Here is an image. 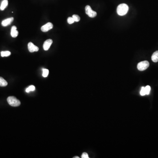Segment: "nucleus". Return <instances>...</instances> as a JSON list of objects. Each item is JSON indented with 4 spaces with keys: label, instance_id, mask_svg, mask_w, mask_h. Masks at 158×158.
<instances>
[{
    "label": "nucleus",
    "instance_id": "nucleus-8",
    "mask_svg": "<svg viewBox=\"0 0 158 158\" xmlns=\"http://www.w3.org/2000/svg\"><path fill=\"white\" fill-rule=\"evenodd\" d=\"M14 18L11 17L8 19H6L2 22V24L3 27H7L8 25H9L13 21Z\"/></svg>",
    "mask_w": 158,
    "mask_h": 158
},
{
    "label": "nucleus",
    "instance_id": "nucleus-4",
    "mask_svg": "<svg viewBox=\"0 0 158 158\" xmlns=\"http://www.w3.org/2000/svg\"><path fill=\"white\" fill-rule=\"evenodd\" d=\"M85 12L87 15H88L90 17L94 18L96 16L97 12L95 11H93L91 6H87L85 7Z\"/></svg>",
    "mask_w": 158,
    "mask_h": 158
},
{
    "label": "nucleus",
    "instance_id": "nucleus-18",
    "mask_svg": "<svg viewBox=\"0 0 158 158\" xmlns=\"http://www.w3.org/2000/svg\"><path fill=\"white\" fill-rule=\"evenodd\" d=\"M67 22H68V23L69 24H72L73 23H74L75 21H74V20L72 18V17H69L67 19Z\"/></svg>",
    "mask_w": 158,
    "mask_h": 158
},
{
    "label": "nucleus",
    "instance_id": "nucleus-11",
    "mask_svg": "<svg viewBox=\"0 0 158 158\" xmlns=\"http://www.w3.org/2000/svg\"><path fill=\"white\" fill-rule=\"evenodd\" d=\"M151 60L154 62H158V51L154 52L151 56Z\"/></svg>",
    "mask_w": 158,
    "mask_h": 158
},
{
    "label": "nucleus",
    "instance_id": "nucleus-21",
    "mask_svg": "<svg viewBox=\"0 0 158 158\" xmlns=\"http://www.w3.org/2000/svg\"><path fill=\"white\" fill-rule=\"evenodd\" d=\"M74 158H79V157L78 156L74 157Z\"/></svg>",
    "mask_w": 158,
    "mask_h": 158
},
{
    "label": "nucleus",
    "instance_id": "nucleus-6",
    "mask_svg": "<svg viewBox=\"0 0 158 158\" xmlns=\"http://www.w3.org/2000/svg\"><path fill=\"white\" fill-rule=\"evenodd\" d=\"M28 48L29 51L30 52H35L39 51V48L36 46L32 42H29L28 44Z\"/></svg>",
    "mask_w": 158,
    "mask_h": 158
},
{
    "label": "nucleus",
    "instance_id": "nucleus-12",
    "mask_svg": "<svg viewBox=\"0 0 158 158\" xmlns=\"http://www.w3.org/2000/svg\"><path fill=\"white\" fill-rule=\"evenodd\" d=\"M8 85V82L3 78L0 77V86L6 87Z\"/></svg>",
    "mask_w": 158,
    "mask_h": 158
},
{
    "label": "nucleus",
    "instance_id": "nucleus-15",
    "mask_svg": "<svg viewBox=\"0 0 158 158\" xmlns=\"http://www.w3.org/2000/svg\"><path fill=\"white\" fill-rule=\"evenodd\" d=\"M49 74V70L48 69H43V74L42 76L44 77H46L48 76Z\"/></svg>",
    "mask_w": 158,
    "mask_h": 158
},
{
    "label": "nucleus",
    "instance_id": "nucleus-10",
    "mask_svg": "<svg viewBox=\"0 0 158 158\" xmlns=\"http://www.w3.org/2000/svg\"><path fill=\"white\" fill-rule=\"evenodd\" d=\"M8 5V0H3L2 2V4L0 7V10L3 11L5 9V8L7 7Z\"/></svg>",
    "mask_w": 158,
    "mask_h": 158
},
{
    "label": "nucleus",
    "instance_id": "nucleus-14",
    "mask_svg": "<svg viewBox=\"0 0 158 158\" xmlns=\"http://www.w3.org/2000/svg\"><path fill=\"white\" fill-rule=\"evenodd\" d=\"M35 90V86L34 85H31L29 86L28 88L26 89L25 91L27 93H29L30 91H34Z\"/></svg>",
    "mask_w": 158,
    "mask_h": 158
},
{
    "label": "nucleus",
    "instance_id": "nucleus-7",
    "mask_svg": "<svg viewBox=\"0 0 158 158\" xmlns=\"http://www.w3.org/2000/svg\"><path fill=\"white\" fill-rule=\"evenodd\" d=\"M53 43V40L51 39H48L44 42L43 44V48L45 51H48L51 47Z\"/></svg>",
    "mask_w": 158,
    "mask_h": 158
},
{
    "label": "nucleus",
    "instance_id": "nucleus-2",
    "mask_svg": "<svg viewBox=\"0 0 158 158\" xmlns=\"http://www.w3.org/2000/svg\"><path fill=\"white\" fill-rule=\"evenodd\" d=\"M7 102L10 106L13 107H17L21 104L19 100L14 96L8 97L7 98Z\"/></svg>",
    "mask_w": 158,
    "mask_h": 158
},
{
    "label": "nucleus",
    "instance_id": "nucleus-16",
    "mask_svg": "<svg viewBox=\"0 0 158 158\" xmlns=\"http://www.w3.org/2000/svg\"><path fill=\"white\" fill-rule=\"evenodd\" d=\"M72 17L74 21L76 22L80 21V20L81 19L80 17L78 15H72Z\"/></svg>",
    "mask_w": 158,
    "mask_h": 158
},
{
    "label": "nucleus",
    "instance_id": "nucleus-17",
    "mask_svg": "<svg viewBox=\"0 0 158 158\" xmlns=\"http://www.w3.org/2000/svg\"><path fill=\"white\" fill-rule=\"evenodd\" d=\"M145 88L146 94L148 95V94H149L150 91H151V87H150V86L148 85V86H146L145 87Z\"/></svg>",
    "mask_w": 158,
    "mask_h": 158
},
{
    "label": "nucleus",
    "instance_id": "nucleus-1",
    "mask_svg": "<svg viewBox=\"0 0 158 158\" xmlns=\"http://www.w3.org/2000/svg\"><path fill=\"white\" fill-rule=\"evenodd\" d=\"M129 7L126 4H121L119 5L117 8V12L118 15L123 16L126 15L128 11Z\"/></svg>",
    "mask_w": 158,
    "mask_h": 158
},
{
    "label": "nucleus",
    "instance_id": "nucleus-3",
    "mask_svg": "<svg viewBox=\"0 0 158 158\" xmlns=\"http://www.w3.org/2000/svg\"><path fill=\"white\" fill-rule=\"evenodd\" d=\"M149 66V63L147 61H144L140 62L137 66V68L140 71H144L146 70Z\"/></svg>",
    "mask_w": 158,
    "mask_h": 158
},
{
    "label": "nucleus",
    "instance_id": "nucleus-9",
    "mask_svg": "<svg viewBox=\"0 0 158 158\" xmlns=\"http://www.w3.org/2000/svg\"><path fill=\"white\" fill-rule=\"evenodd\" d=\"M19 34V32L17 30V27L14 25L11 29V35L12 38H16Z\"/></svg>",
    "mask_w": 158,
    "mask_h": 158
},
{
    "label": "nucleus",
    "instance_id": "nucleus-19",
    "mask_svg": "<svg viewBox=\"0 0 158 158\" xmlns=\"http://www.w3.org/2000/svg\"><path fill=\"white\" fill-rule=\"evenodd\" d=\"M140 94L141 96H145V95H146V93H145V87H141V91H140Z\"/></svg>",
    "mask_w": 158,
    "mask_h": 158
},
{
    "label": "nucleus",
    "instance_id": "nucleus-20",
    "mask_svg": "<svg viewBox=\"0 0 158 158\" xmlns=\"http://www.w3.org/2000/svg\"><path fill=\"white\" fill-rule=\"evenodd\" d=\"M82 158H89L88 155L86 152H83L81 156Z\"/></svg>",
    "mask_w": 158,
    "mask_h": 158
},
{
    "label": "nucleus",
    "instance_id": "nucleus-13",
    "mask_svg": "<svg viewBox=\"0 0 158 158\" xmlns=\"http://www.w3.org/2000/svg\"><path fill=\"white\" fill-rule=\"evenodd\" d=\"M11 53L9 51H4L1 52V56L2 57H8L11 55Z\"/></svg>",
    "mask_w": 158,
    "mask_h": 158
},
{
    "label": "nucleus",
    "instance_id": "nucleus-5",
    "mask_svg": "<svg viewBox=\"0 0 158 158\" xmlns=\"http://www.w3.org/2000/svg\"><path fill=\"white\" fill-rule=\"evenodd\" d=\"M53 28V25L52 23H48L43 25L41 27V30L43 32H47Z\"/></svg>",
    "mask_w": 158,
    "mask_h": 158
}]
</instances>
